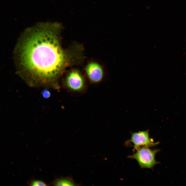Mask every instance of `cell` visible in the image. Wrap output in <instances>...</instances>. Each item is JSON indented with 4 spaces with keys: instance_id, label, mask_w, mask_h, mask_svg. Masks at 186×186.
<instances>
[{
    "instance_id": "cell-1",
    "label": "cell",
    "mask_w": 186,
    "mask_h": 186,
    "mask_svg": "<svg viewBox=\"0 0 186 186\" xmlns=\"http://www.w3.org/2000/svg\"><path fill=\"white\" fill-rule=\"evenodd\" d=\"M62 25L39 22L22 33L15 50L18 72L29 83L46 84L57 78L65 56L59 40Z\"/></svg>"
},
{
    "instance_id": "cell-6",
    "label": "cell",
    "mask_w": 186,
    "mask_h": 186,
    "mask_svg": "<svg viewBox=\"0 0 186 186\" xmlns=\"http://www.w3.org/2000/svg\"><path fill=\"white\" fill-rule=\"evenodd\" d=\"M50 185L54 186H76L79 185L75 182L71 177H67L59 178H56Z\"/></svg>"
},
{
    "instance_id": "cell-2",
    "label": "cell",
    "mask_w": 186,
    "mask_h": 186,
    "mask_svg": "<svg viewBox=\"0 0 186 186\" xmlns=\"http://www.w3.org/2000/svg\"><path fill=\"white\" fill-rule=\"evenodd\" d=\"M135 151V152L128 157L136 160L141 169H152L154 165L159 163L155 160V156L159 150H152L149 147L144 146L140 147Z\"/></svg>"
},
{
    "instance_id": "cell-5",
    "label": "cell",
    "mask_w": 186,
    "mask_h": 186,
    "mask_svg": "<svg viewBox=\"0 0 186 186\" xmlns=\"http://www.w3.org/2000/svg\"><path fill=\"white\" fill-rule=\"evenodd\" d=\"M86 71L90 80L94 83L101 81L103 78L104 72L103 67L99 64L95 62L89 64Z\"/></svg>"
},
{
    "instance_id": "cell-4",
    "label": "cell",
    "mask_w": 186,
    "mask_h": 186,
    "mask_svg": "<svg viewBox=\"0 0 186 186\" xmlns=\"http://www.w3.org/2000/svg\"><path fill=\"white\" fill-rule=\"evenodd\" d=\"M66 83L68 89L74 91H81L84 87L83 79L76 71H73L68 74L66 79Z\"/></svg>"
},
{
    "instance_id": "cell-3",
    "label": "cell",
    "mask_w": 186,
    "mask_h": 186,
    "mask_svg": "<svg viewBox=\"0 0 186 186\" xmlns=\"http://www.w3.org/2000/svg\"><path fill=\"white\" fill-rule=\"evenodd\" d=\"M131 143L133 145V151L142 147H151L155 146L159 142H154L150 138L149 130L132 133L130 140L127 143Z\"/></svg>"
},
{
    "instance_id": "cell-7",
    "label": "cell",
    "mask_w": 186,
    "mask_h": 186,
    "mask_svg": "<svg viewBox=\"0 0 186 186\" xmlns=\"http://www.w3.org/2000/svg\"><path fill=\"white\" fill-rule=\"evenodd\" d=\"M27 184L29 186H47L49 185L43 181L35 180L34 178L30 179L27 182Z\"/></svg>"
}]
</instances>
